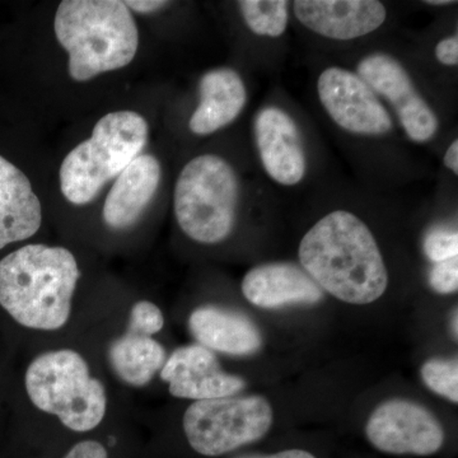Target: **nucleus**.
Segmentation results:
<instances>
[{"label":"nucleus","mask_w":458,"mask_h":458,"mask_svg":"<svg viewBox=\"0 0 458 458\" xmlns=\"http://www.w3.org/2000/svg\"><path fill=\"white\" fill-rule=\"evenodd\" d=\"M301 265L337 300L369 304L384 295L388 273L372 232L355 214L328 213L302 238Z\"/></svg>","instance_id":"nucleus-1"},{"label":"nucleus","mask_w":458,"mask_h":458,"mask_svg":"<svg viewBox=\"0 0 458 458\" xmlns=\"http://www.w3.org/2000/svg\"><path fill=\"white\" fill-rule=\"evenodd\" d=\"M80 276L64 247L27 245L0 260V306L22 327L59 330L71 316Z\"/></svg>","instance_id":"nucleus-2"},{"label":"nucleus","mask_w":458,"mask_h":458,"mask_svg":"<svg viewBox=\"0 0 458 458\" xmlns=\"http://www.w3.org/2000/svg\"><path fill=\"white\" fill-rule=\"evenodd\" d=\"M54 30L77 82L131 64L140 45L131 9L119 0H65L57 8Z\"/></svg>","instance_id":"nucleus-3"},{"label":"nucleus","mask_w":458,"mask_h":458,"mask_svg":"<svg viewBox=\"0 0 458 458\" xmlns=\"http://www.w3.org/2000/svg\"><path fill=\"white\" fill-rule=\"evenodd\" d=\"M148 123L134 111L105 114L89 140L74 148L60 168V188L66 200L89 204L116 179L147 146Z\"/></svg>","instance_id":"nucleus-4"},{"label":"nucleus","mask_w":458,"mask_h":458,"mask_svg":"<svg viewBox=\"0 0 458 458\" xmlns=\"http://www.w3.org/2000/svg\"><path fill=\"white\" fill-rule=\"evenodd\" d=\"M25 382L33 405L74 432H89L104 420L106 390L90 376L80 352L63 349L38 355L27 369Z\"/></svg>","instance_id":"nucleus-5"},{"label":"nucleus","mask_w":458,"mask_h":458,"mask_svg":"<svg viewBox=\"0 0 458 458\" xmlns=\"http://www.w3.org/2000/svg\"><path fill=\"white\" fill-rule=\"evenodd\" d=\"M240 182L222 157H195L181 171L174 188V216L183 233L204 245L222 242L236 223Z\"/></svg>","instance_id":"nucleus-6"},{"label":"nucleus","mask_w":458,"mask_h":458,"mask_svg":"<svg viewBox=\"0 0 458 458\" xmlns=\"http://www.w3.org/2000/svg\"><path fill=\"white\" fill-rule=\"evenodd\" d=\"M271 423L273 410L260 396L195 401L183 415L186 438L204 456H221L259 441Z\"/></svg>","instance_id":"nucleus-7"},{"label":"nucleus","mask_w":458,"mask_h":458,"mask_svg":"<svg viewBox=\"0 0 458 458\" xmlns=\"http://www.w3.org/2000/svg\"><path fill=\"white\" fill-rule=\"evenodd\" d=\"M322 106L337 126L358 135H384L393 129L390 113L357 73L330 66L319 74Z\"/></svg>","instance_id":"nucleus-8"},{"label":"nucleus","mask_w":458,"mask_h":458,"mask_svg":"<svg viewBox=\"0 0 458 458\" xmlns=\"http://www.w3.org/2000/svg\"><path fill=\"white\" fill-rule=\"evenodd\" d=\"M357 74L377 96L393 105L403 131L415 143H426L438 131V117L415 89L406 69L385 53H375L360 60Z\"/></svg>","instance_id":"nucleus-9"},{"label":"nucleus","mask_w":458,"mask_h":458,"mask_svg":"<svg viewBox=\"0 0 458 458\" xmlns=\"http://www.w3.org/2000/svg\"><path fill=\"white\" fill-rule=\"evenodd\" d=\"M366 432L369 442L387 454L428 456L445 442L443 428L432 412L408 400L379 405L370 415Z\"/></svg>","instance_id":"nucleus-10"},{"label":"nucleus","mask_w":458,"mask_h":458,"mask_svg":"<svg viewBox=\"0 0 458 458\" xmlns=\"http://www.w3.org/2000/svg\"><path fill=\"white\" fill-rule=\"evenodd\" d=\"M161 378L170 385L172 396L195 401L233 396L246 386L241 377L222 370L214 352L199 344L172 352L162 367Z\"/></svg>","instance_id":"nucleus-11"},{"label":"nucleus","mask_w":458,"mask_h":458,"mask_svg":"<svg viewBox=\"0 0 458 458\" xmlns=\"http://www.w3.org/2000/svg\"><path fill=\"white\" fill-rule=\"evenodd\" d=\"M259 155L270 179L295 186L306 174L307 162L297 123L278 107H265L255 119Z\"/></svg>","instance_id":"nucleus-12"},{"label":"nucleus","mask_w":458,"mask_h":458,"mask_svg":"<svg viewBox=\"0 0 458 458\" xmlns=\"http://www.w3.org/2000/svg\"><path fill=\"white\" fill-rule=\"evenodd\" d=\"M293 12L306 29L337 41L369 35L387 17L385 5L376 0H297Z\"/></svg>","instance_id":"nucleus-13"},{"label":"nucleus","mask_w":458,"mask_h":458,"mask_svg":"<svg viewBox=\"0 0 458 458\" xmlns=\"http://www.w3.org/2000/svg\"><path fill=\"white\" fill-rule=\"evenodd\" d=\"M161 181V165L156 157L140 155L116 177L105 200L102 216L107 227L126 229L143 216Z\"/></svg>","instance_id":"nucleus-14"},{"label":"nucleus","mask_w":458,"mask_h":458,"mask_svg":"<svg viewBox=\"0 0 458 458\" xmlns=\"http://www.w3.org/2000/svg\"><path fill=\"white\" fill-rule=\"evenodd\" d=\"M242 293L250 303L261 309L316 304L324 297L321 288L306 271L286 262H273L250 270L243 278Z\"/></svg>","instance_id":"nucleus-15"},{"label":"nucleus","mask_w":458,"mask_h":458,"mask_svg":"<svg viewBox=\"0 0 458 458\" xmlns=\"http://www.w3.org/2000/svg\"><path fill=\"white\" fill-rule=\"evenodd\" d=\"M42 208L25 174L0 156V250L38 233Z\"/></svg>","instance_id":"nucleus-16"},{"label":"nucleus","mask_w":458,"mask_h":458,"mask_svg":"<svg viewBox=\"0 0 458 458\" xmlns=\"http://www.w3.org/2000/svg\"><path fill=\"white\" fill-rule=\"evenodd\" d=\"M200 102L190 119V131L209 135L221 131L240 116L247 102V89L241 75L233 69L219 68L208 72L199 83Z\"/></svg>","instance_id":"nucleus-17"},{"label":"nucleus","mask_w":458,"mask_h":458,"mask_svg":"<svg viewBox=\"0 0 458 458\" xmlns=\"http://www.w3.org/2000/svg\"><path fill=\"white\" fill-rule=\"evenodd\" d=\"M189 327L199 345L229 355H250L261 346V335L254 322L242 313L221 307L205 306L195 310Z\"/></svg>","instance_id":"nucleus-18"},{"label":"nucleus","mask_w":458,"mask_h":458,"mask_svg":"<svg viewBox=\"0 0 458 458\" xmlns=\"http://www.w3.org/2000/svg\"><path fill=\"white\" fill-rule=\"evenodd\" d=\"M108 360L125 384L141 387L152 381L165 363V352L152 336L128 333L111 344Z\"/></svg>","instance_id":"nucleus-19"},{"label":"nucleus","mask_w":458,"mask_h":458,"mask_svg":"<svg viewBox=\"0 0 458 458\" xmlns=\"http://www.w3.org/2000/svg\"><path fill=\"white\" fill-rule=\"evenodd\" d=\"M238 8L256 35L280 38L288 27L289 3L285 0H241Z\"/></svg>","instance_id":"nucleus-20"},{"label":"nucleus","mask_w":458,"mask_h":458,"mask_svg":"<svg viewBox=\"0 0 458 458\" xmlns=\"http://www.w3.org/2000/svg\"><path fill=\"white\" fill-rule=\"evenodd\" d=\"M421 377L430 390L445 396V399L458 401V364L456 360H432L421 369Z\"/></svg>","instance_id":"nucleus-21"},{"label":"nucleus","mask_w":458,"mask_h":458,"mask_svg":"<svg viewBox=\"0 0 458 458\" xmlns=\"http://www.w3.org/2000/svg\"><path fill=\"white\" fill-rule=\"evenodd\" d=\"M165 318L155 303L140 301L134 304L129 318L128 333L152 336L164 328Z\"/></svg>","instance_id":"nucleus-22"},{"label":"nucleus","mask_w":458,"mask_h":458,"mask_svg":"<svg viewBox=\"0 0 458 458\" xmlns=\"http://www.w3.org/2000/svg\"><path fill=\"white\" fill-rule=\"evenodd\" d=\"M424 252L434 264L457 258V232L445 228L432 229L424 241Z\"/></svg>","instance_id":"nucleus-23"},{"label":"nucleus","mask_w":458,"mask_h":458,"mask_svg":"<svg viewBox=\"0 0 458 458\" xmlns=\"http://www.w3.org/2000/svg\"><path fill=\"white\" fill-rule=\"evenodd\" d=\"M430 285L434 291L441 294H450L458 288V260L457 258L450 260L436 262L429 276Z\"/></svg>","instance_id":"nucleus-24"},{"label":"nucleus","mask_w":458,"mask_h":458,"mask_svg":"<svg viewBox=\"0 0 458 458\" xmlns=\"http://www.w3.org/2000/svg\"><path fill=\"white\" fill-rule=\"evenodd\" d=\"M436 56L443 65L456 66L458 64V38L456 35L443 38L436 47Z\"/></svg>","instance_id":"nucleus-25"},{"label":"nucleus","mask_w":458,"mask_h":458,"mask_svg":"<svg viewBox=\"0 0 458 458\" xmlns=\"http://www.w3.org/2000/svg\"><path fill=\"white\" fill-rule=\"evenodd\" d=\"M64 458H107V451L99 442L84 441L75 445Z\"/></svg>","instance_id":"nucleus-26"},{"label":"nucleus","mask_w":458,"mask_h":458,"mask_svg":"<svg viewBox=\"0 0 458 458\" xmlns=\"http://www.w3.org/2000/svg\"><path fill=\"white\" fill-rule=\"evenodd\" d=\"M123 4L138 13L144 14L153 13V12L167 7L170 3L165 2V0H128V2H123Z\"/></svg>","instance_id":"nucleus-27"},{"label":"nucleus","mask_w":458,"mask_h":458,"mask_svg":"<svg viewBox=\"0 0 458 458\" xmlns=\"http://www.w3.org/2000/svg\"><path fill=\"white\" fill-rule=\"evenodd\" d=\"M238 458H316L313 454L306 451L291 450L279 452L274 454H252V456H242Z\"/></svg>","instance_id":"nucleus-28"},{"label":"nucleus","mask_w":458,"mask_h":458,"mask_svg":"<svg viewBox=\"0 0 458 458\" xmlns=\"http://www.w3.org/2000/svg\"><path fill=\"white\" fill-rule=\"evenodd\" d=\"M445 165L448 170L458 174V140H454L445 155Z\"/></svg>","instance_id":"nucleus-29"},{"label":"nucleus","mask_w":458,"mask_h":458,"mask_svg":"<svg viewBox=\"0 0 458 458\" xmlns=\"http://www.w3.org/2000/svg\"><path fill=\"white\" fill-rule=\"evenodd\" d=\"M427 4L430 5H447V4H454L456 2H452V0H428L426 2Z\"/></svg>","instance_id":"nucleus-30"}]
</instances>
